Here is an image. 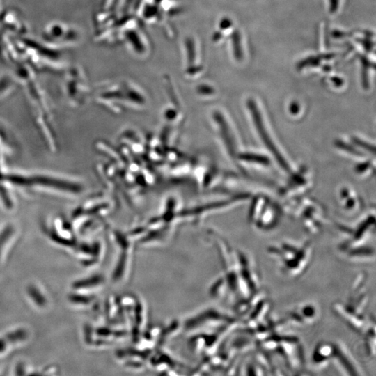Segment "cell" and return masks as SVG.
<instances>
[{"label": "cell", "instance_id": "1", "mask_svg": "<svg viewBox=\"0 0 376 376\" xmlns=\"http://www.w3.org/2000/svg\"><path fill=\"white\" fill-rule=\"evenodd\" d=\"M267 253L283 276L295 279L304 274L309 268L313 248L309 242L283 241L268 246Z\"/></svg>", "mask_w": 376, "mask_h": 376}, {"label": "cell", "instance_id": "2", "mask_svg": "<svg viewBox=\"0 0 376 376\" xmlns=\"http://www.w3.org/2000/svg\"><path fill=\"white\" fill-rule=\"evenodd\" d=\"M354 287V286H353ZM364 287L352 288V292L345 301H338L334 304L335 313L349 327L356 331L362 333L368 322L366 317L368 296Z\"/></svg>", "mask_w": 376, "mask_h": 376}, {"label": "cell", "instance_id": "3", "mask_svg": "<svg viewBox=\"0 0 376 376\" xmlns=\"http://www.w3.org/2000/svg\"><path fill=\"white\" fill-rule=\"evenodd\" d=\"M319 316L318 306L312 302H303L286 312V322L299 327L313 324Z\"/></svg>", "mask_w": 376, "mask_h": 376}, {"label": "cell", "instance_id": "4", "mask_svg": "<svg viewBox=\"0 0 376 376\" xmlns=\"http://www.w3.org/2000/svg\"><path fill=\"white\" fill-rule=\"evenodd\" d=\"M233 47H234V54L235 57L240 60L242 58V53L240 44V35L238 31L235 32L233 36Z\"/></svg>", "mask_w": 376, "mask_h": 376}, {"label": "cell", "instance_id": "5", "mask_svg": "<svg viewBox=\"0 0 376 376\" xmlns=\"http://www.w3.org/2000/svg\"><path fill=\"white\" fill-rule=\"evenodd\" d=\"M339 0H329V12L334 13L338 7Z\"/></svg>", "mask_w": 376, "mask_h": 376}]
</instances>
